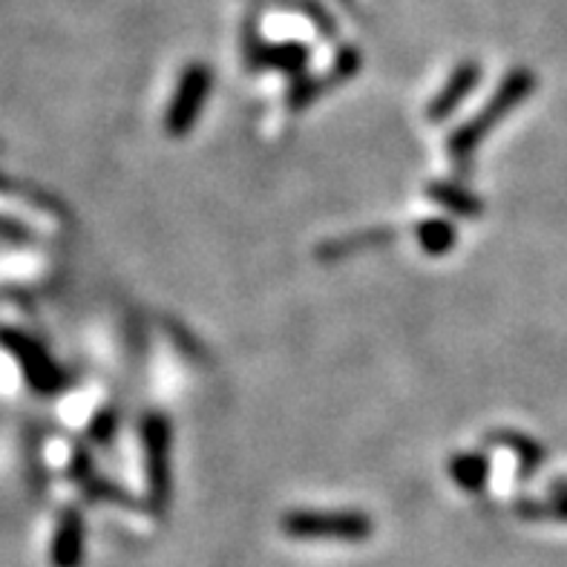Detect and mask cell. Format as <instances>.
Here are the masks:
<instances>
[{"label": "cell", "mask_w": 567, "mask_h": 567, "mask_svg": "<svg viewBox=\"0 0 567 567\" xmlns=\"http://www.w3.org/2000/svg\"><path fill=\"white\" fill-rule=\"evenodd\" d=\"M9 352L21 360L23 374H27L32 386H38V392H61V372H58L55 363L47 358V352H43L41 346L12 334V338H9Z\"/></svg>", "instance_id": "obj_8"}, {"label": "cell", "mask_w": 567, "mask_h": 567, "mask_svg": "<svg viewBox=\"0 0 567 567\" xmlns=\"http://www.w3.org/2000/svg\"><path fill=\"white\" fill-rule=\"evenodd\" d=\"M245 61L251 70L282 72L295 81L306 75L311 61V50L302 41H266L257 32L245 35Z\"/></svg>", "instance_id": "obj_5"}, {"label": "cell", "mask_w": 567, "mask_h": 567, "mask_svg": "<svg viewBox=\"0 0 567 567\" xmlns=\"http://www.w3.org/2000/svg\"><path fill=\"white\" fill-rule=\"evenodd\" d=\"M536 90V75L527 66H516L502 79L498 90L482 104V110L453 130V136L446 138V153L453 156V165L458 173H467L473 165L475 151L482 147L484 138L498 127L516 107H522Z\"/></svg>", "instance_id": "obj_1"}, {"label": "cell", "mask_w": 567, "mask_h": 567, "mask_svg": "<svg viewBox=\"0 0 567 567\" xmlns=\"http://www.w3.org/2000/svg\"><path fill=\"white\" fill-rule=\"evenodd\" d=\"M482 75L484 70L478 61H461L453 75L446 79V84L439 90V95L426 104V122H446L461 107V101L475 93V86L482 84Z\"/></svg>", "instance_id": "obj_6"}, {"label": "cell", "mask_w": 567, "mask_h": 567, "mask_svg": "<svg viewBox=\"0 0 567 567\" xmlns=\"http://www.w3.org/2000/svg\"><path fill=\"white\" fill-rule=\"evenodd\" d=\"M210 90H214V75L210 66L202 61H190L182 70L176 93H173L171 104L165 110V133L171 138L187 136L194 124L202 118V110L208 104Z\"/></svg>", "instance_id": "obj_4"}, {"label": "cell", "mask_w": 567, "mask_h": 567, "mask_svg": "<svg viewBox=\"0 0 567 567\" xmlns=\"http://www.w3.org/2000/svg\"><path fill=\"white\" fill-rule=\"evenodd\" d=\"M392 239H395V230L392 228H369L360 230V234H346V237L326 239L323 245H317V259L320 262H340V259L354 257V254L389 245Z\"/></svg>", "instance_id": "obj_9"}, {"label": "cell", "mask_w": 567, "mask_h": 567, "mask_svg": "<svg viewBox=\"0 0 567 567\" xmlns=\"http://www.w3.org/2000/svg\"><path fill=\"white\" fill-rule=\"evenodd\" d=\"M360 64H363V55H360L358 47H340L338 58L331 61V70L326 72V79H329L331 86L346 84V81H352L358 75Z\"/></svg>", "instance_id": "obj_15"}, {"label": "cell", "mask_w": 567, "mask_h": 567, "mask_svg": "<svg viewBox=\"0 0 567 567\" xmlns=\"http://www.w3.org/2000/svg\"><path fill=\"white\" fill-rule=\"evenodd\" d=\"M331 90L329 79L326 75H300V79L291 81V86H288L286 93V107L291 110V113H300V110L311 107L320 95H326Z\"/></svg>", "instance_id": "obj_14"}, {"label": "cell", "mask_w": 567, "mask_h": 567, "mask_svg": "<svg viewBox=\"0 0 567 567\" xmlns=\"http://www.w3.org/2000/svg\"><path fill=\"white\" fill-rule=\"evenodd\" d=\"M426 199L435 202L439 208L450 210L455 216H464V219H478L484 214V202L482 196H475L473 190H467L458 182L450 179H432L430 185L424 187Z\"/></svg>", "instance_id": "obj_10"}, {"label": "cell", "mask_w": 567, "mask_h": 567, "mask_svg": "<svg viewBox=\"0 0 567 567\" xmlns=\"http://www.w3.org/2000/svg\"><path fill=\"white\" fill-rule=\"evenodd\" d=\"M453 482L464 493H482L489 484V458L484 453H458L446 464Z\"/></svg>", "instance_id": "obj_11"}, {"label": "cell", "mask_w": 567, "mask_h": 567, "mask_svg": "<svg viewBox=\"0 0 567 567\" xmlns=\"http://www.w3.org/2000/svg\"><path fill=\"white\" fill-rule=\"evenodd\" d=\"M489 441H493V444L507 446V450L516 455L518 473L522 475H533L536 470L542 467V461H545V450H542L536 441L525 439V435H518V432H498V435H493Z\"/></svg>", "instance_id": "obj_13"}, {"label": "cell", "mask_w": 567, "mask_h": 567, "mask_svg": "<svg viewBox=\"0 0 567 567\" xmlns=\"http://www.w3.org/2000/svg\"><path fill=\"white\" fill-rule=\"evenodd\" d=\"M412 234H415L421 251L430 254V257H444V254L453 251L455 243H458V230H455V225L450 223V219H439V216L415 223Z\"/></svg>", "instance_id": "obj_12"}, {"label": "cell", "mask_w": 567, "mask_h": 567, "mask_svg": "<svg viewBox=\"0 0 567 567\" xmlns=\"http://www.w3.org/2000/svg\"><path fill=\"white\" fill-rule=\"evenodd\" d=\"M142 453H144V475H147V496H151L153 511H165L173 496V432L171 421L165 415H147L142 421Z\"/></svg>", "instance_id": "obj_3"}, {"label": "cell", "mask_w": 567, "mask_h": 567, "mask_svg": "<svg viewBox=\"0 0 567 567\" xmlns=\"http://www.w3.org/2000/svg\"><path fill=\"white\" fill-rule=\"evenodd\" d=\"M280 527L300 542H367L374 533V522L360 511H291Z\"/></svg>", "instance_id": "obj_2"}, {"label": "cell", "mask_w": 567, "mask_h": 567, "mask_svg": "<svg viewBox=\"0 0 567 567\" xmlns=\"http://www.w3.org/2000/svg\"><path fill=\"white\" fill-rule=\"evenodd\" d=\"M554 513H556V516H561V518H567V498H561V502H556V507H554Z\"/></svg>", "instance_id": "obj_17"}, {"label": "cell", "mask_w": 567, "mask_h": 567, "mask_svg": "<svg viewBox=\"0 0 567 567\" xmlns=\"http://www.w3.org/2000/svg\"><path fill=\"white\" fill-rule=\"evenodd\" d=\"M90 432H93L95 441H101V444H107V441L113 439V432H115L113 410H101L99 415L93 417V426H90Z\"/></svg>", "instance_id": "obj_16"}, {"label": "cell", "mask_w": 567, "mask_h": 567, "mask_svg": "<svg viewBox=\"0 0 567 567\" xmlns=\"http://www.w3.org/2000/svg\"><path fill=\"white\" fill-rule=\"evenodd\" d=\"M86 525L79 511H64L58 516L55 533H52L50 561L52 567H81L84 565Z\"/></svg>", "instance_id": "obj_7"}]
</instances>
